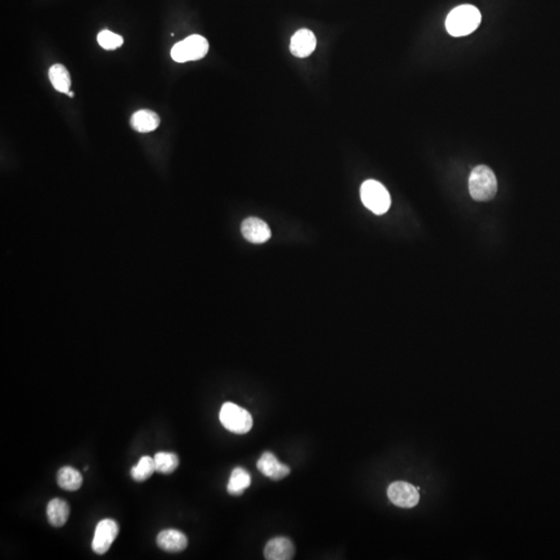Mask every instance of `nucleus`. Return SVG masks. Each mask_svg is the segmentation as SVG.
Segmentation results:
<instances>
[{
	"label": "nucleus",
	"instance_id": "f257e3e1",
	"mask_svg": "<svg viewBox=\"0 0 560 560\" xmlns=\"http://www.w3.org/2000/svg\"><path fill=\"white\" fill-rule=\"evenodd\" d=\"M481 22L479 8L471 4H463L448 14L445 26L452 37L460 38L477 31Z\"/></svg>",
	"mask_w": 560,
	"mask_h": 560
},
{
	"label": "nucleus",
	"instance_id": "f03ea898",
	"mask_svg": "<svg viewBox=\"0 0 560 560\" xmlns=\"http://www.w3.org/2000/svg\"><path fill=\"white\" fill-rule=\"evenodd\" d=\"M497 179L491 168L479 166L473 168L469 177V192L477 202L493 200L497 193Z\"/></svg>",
	"mask_w": 560,
	"mask_h": 560
},
{
	"label": "nucleus",
	"instance_id": "7ed1b4c3",
	"mask_svg": "<svg viewBox=\"0 0 560 560\" xmlns=\"http://www.w3.org/2000/svg\"><path fill=\"white\" fill-rule=\"evenodd\" d=\"M361 200L376 215H383L392 206L390 192L380 182L367 179L361 185Z\"/></svg>",
	"mask_w": 560,
	"mask_h": 560
},
{
	"label": "nucleus",
	"instance_id": "20e7f679",
	"mask_svg": "<svg viewBox=\"0 0 560 560\" xmlns=\"http://www.w3.org/2000/svg\"><path fill=\"white\" fill-rule=\"evenodd\" d=\"M219 419L226 430L234 434H246L253 428V417L247 410L234 403H223Z\"/></svg>",
	"mask_w": 560,
	"mask_h": 560
},
{
	"label": "nucleus",
	"instance_id": "39448f33",
	"mask_svg": "<svg viewBox=\"0 0 560 560\" xmlns=\"http://www.w3.org/2000/svg\"><path fill=\"white\" fill-rule=\"evenodd\" d=\"M209 43L206 38L200 35H192L179 42L171 49L170 56L177 63L200 61L207 56Z\"/></svg>",
	"mask_w": 560,
	"mask_h": 560
},
{
	"label": "nucleus",
	"instance_id": "423d86ee",
	"mask_svg": "<svg viewBox=\"0 0 560 560\" xmlns=\"http://www.w3.org/2000/svg\"><path fill=\"white\" fill-rule=\"evenodd\" d=\"M118 534V525L111 519H104L99 522L95 529L93 538V551L97 554L103 555L109 550Z\"/></svg>",
	"mask_w": 560,
	"mask_h": 560
},
{
	"label": "nucleus",
	"instance_id": "0eeeda50",
	"mask_svg": "<svg viewBox=\"0 0 560 560\" xmlns=\"http://www.w3.org/2000/svg\"><path fill=\"white\" fill-rule=\"evenodd\" d=\"M388 498L393 504L403 509H412L419 502V492L411 483L394 481L388 487Z\"/></svg>",
	"mask_w": 560,
	"mask_h": 560
},
{
	"label": "nucleus",
	"instance_id": "6e6552de",
	"mask_svg": "<svg viewBox=\"0 0 560 560\" xmlns=\"http://www.w3.org/2000/svg\"><path fill=\"white\" fill-rule=\"evenodd\" d=\"M243 237L253 244H262L271 238L272 232L268 224L255 217H249L241 225Z\"/></svg>",
	"mask_w": 560,
	"mask_h": 560
},
{
	"label": "nucleus",
	"instance_id": "1a4fd4ad",
	"mask_svg": "<svg viewBox=\"0 0 560 560\" xmlns=\"http://www.w3.org/2000/svg\"><path fill=\"white\" fill-rule=\"evenodd\" d=\"M257 469L265 477H269L273 481H280V479H285L291 471L289 466L280 463L278 458L269 451L264 452L262 454L261 458L257 461Z\"/></svg>",
	"mask_w": 560,
	"mask_h": 560
},
{
	"label": "nucleus",
	"instance_id": "9d476101",
	"mask_svg": "<svg viewBox=\"0 0 560 560\" xmlns=\"http://www.w3.org/2000/svg\"><path fill=\"white\" fill-rule=\"evenodd\" d=\"M317 39L310 29H299L291 40V52L294 56L304 58L310 56L316 49Z\"/></svg>",
	"mask_w": 560,
	"mask_h": 560
},
{
	"label": "nucleus",
	"instance_id": "9b49d317",
	"mask_svg": "<svg viewBox=\"0 0 560 560\" xmlns=\"http://www.w3.org/2000/svg\"><path fill=\"white\" fill-rule=\"evenodd\" d=\"M158 547L169 553L182 552L188 546V538L183 532L175 529L162 530L157 536Z\"/></svg>",
	"mask_w": 560,
	"mask_h": 560
},
{
	"label": "nucleus",
	"instance_id": "f8f14e48",
	"mask_svg": "<svg viewBox=\"0 0 560 560\" xmlns=\"http://www.w3.org/2000/svg\"><path fill=\"white\" fill-rule=\"evenodd\" d=\"M268 560H289L295 555L293 543L287 538H275L270 540L264 550Z\"/></svg>",
	"mask_w": 560,
	"mask_h": 560
},
{
	"label": "nucleus",
	"instance_id": "ddd939ff",
	"mask_svg": "<svg viewBox=\"0 0 560 560\" xmlns=\"http://www.w3.org/2000/svg\"><path fill=\"white\" fill-rule=\"evenodd\" d=\"M160 116L155 111L143 109L131 116L130 125L133 130L139 133L153 132L159 127Z\"/></svg>",
	"mask_w": 560,
	"mask_h": 560
},
{
	"label": "nucleus",
	"instance_id": "4468645a",
	"mask_svg": "<svg viewBox=\"0 0 560 560\" xmlns=\"http://www.w3.org/2000/svg\"><path fill=\"white\" fill-rule=\"evenodd\" d=\"M70 515L69 504L65 500L54 498L47 505V518L54 527H61L67 523Z\"/></svg>",
	"mask_w": 560,
	"mask_h": 560
},
{
	"label": "nucleus",
	"instance_id": "2eb2a0df",
	"mask_svg": "<svg viewBox=\"0 0 560 560\" xmlns=\"http://www.w3.org/2000/svg\"><path fill=\"white\" fill-rule=\"evenodd\" d=\"M83 483L81 473L71 466L59 469L57 473V483L65 491H77Z\"/></svg>",
	"mask_w": 560,
	"mask_h": 560
},
{
	"label": "nucleus",
	"instance_id": "dca6fc26",
	"mask_svg": "<svg viewBox=\"0 0 560 560\" xmlns=\"http://www.w3.org/2000/svg\"><path fill=\"white\" fill-rule=\"evenodd\" d=\"M250 483V474L242 467H237L232 470L228 481L227 492L232 496L242 495Z\"/></svg>",
	"mask_w": 560,
	"mask_h": 560
},
{
	"label": "nucleus",
	"instance_id": "f3484780",
	"mask_svg": "<svg viewBox=\"0 0 560 560\" xmlns=\"http://www.w3.org/2000/svg\"><path fill=\"white\" fill-rule=\"evenodd\" d=\"M49 79L57 92L69 94L72 86L71 76L65 65L56 63L49 70Z\"/></svg>",
	"mask_w": 560,
	"mask_h": 560
},
{
	"label": "nucleus",
	"instance_id": "a211bd4d",
	"mask_svg": "<svg viewBox=\"0 0 560 560\" xmlns=\"http://www.w3.org/2000/svg\"><path fill=\"white\" fill-rule=\"evenodd\" d=\"M155 471L154 458L149 456H143L131 469V477L134 481H145L150 479Z\"/></svg>",
	"mask_w": 560,
	"mask_h": 560
},
{
	"label": "nucleus",
	"instance_id": "6ab92c4d",
	"mask_svg": "<svg viewBox=\"0 0 560 560\" xmlns=\"http://www.w3.org/2000/svg\"><path fill=\"white\" fill-rule=\"evenodd\" d=\"M156 471L162 474H170L179 467V458L173 452H157L154 456Z\"/></svg>",
	"mask_w": 560,
	"mask_h": 560
},
{
	"label": "nucleus",
	"instance_id": "aec40b11",
	"mask_svg": "<svg viewBox=\"0 0 560 560\" xmlns=\"http://www.w3.org/2000/svg\"><path fill=\"white\" fill-rule=\"evenodd\" d=\"M98 43L103 49L114 50L118 49L124 44V39L122 35H116V33L105 29L99 33Z\"/></svg>",
	"mask_w": 560,
	"mask_h": 560
},
{
	"label": "nucleus",
	"instance_id": "412c9836",
	"mask_svg": "<svg viewBox=\"0 0 560 560\" xmlns=\"http://www.w3.org/2000/svg\"><path fill=\"white\" fill-rule=\"evenodd\" d=\"M67 96H69L70 98H74V93L73 92H69V94H67Z\"/></svg>",
	"mask_w": 560,
	"mask_h": 560
}]
</instances>
